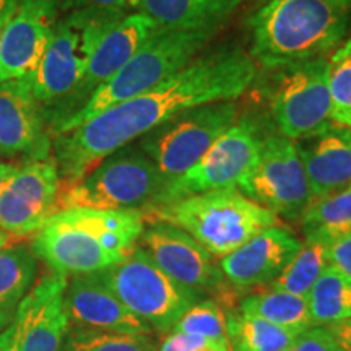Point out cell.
Segmentation results:
<instances>
[{"label": "cell", "instance_id": "cell-33", "mask_svg": "<svg viewBox=\"0 0 351 351\" xmlns=\"http://www.w3.org/2000/svg\"><path fill=\"white\" fill-rule=\"evenodd\" d=\"M287 351H341L326 327H313L300 333Z\"/></svg>", "mask_w": 351, "mask_h": 351}, {"label": "cell", "instance_id": "cell-35", "mask_svg": "<svg viewBox=\"0 0 351 351\" xmlns=\"http://www.w3.org/2000/svg\"><path fill=\"white\" fill-rule=\"evenodd\" d=\"M328 256L332 267L351 276V234L328 245Z\"/></svg>", "mask_w": 351, "mask_h": 351}, {"label": "cell", "instance_id": "cell-11", "mask_svg": "<svg viewBox=\"0 0 351 351\" xmlns=\"http://www.w3.org/2000/svg\"><path fill=\"white\" fill-rule=\"evenodd\" d=\"M239 192L276 217L302 218L313 204V194L295 140L278 132L262 135L257 163Z\"/></svg>", "mask_w": 351, "mask_h": 351}, {"label": "cell", "instance_id": "cell-9", "mask_svg": "<svg viewBox=\"0 0 351 351\" xmlns=\"http://www.w3.org/2000/svg\"><path fill=\"white\" fill-rule=\"evenodd\" d=\"M238 111L234 101L189 109L143 135L138 148L155 163L168 186L194 168L238 122Z\"/></svg>", "mask_w": 351, "mask_h": 351}, {"label": "cell", "instance_id": "cell-17", "mask_svg": "<svg viewBox=\"0 0 351 351\" xmlns=\"http://www.w3.org/2000/svg\"><path fill=\"white\" fill-rule=\"evenodd\" d=\"M57 20L56 0H20L0 33V82L32 80Z\"/></svg>", "mask_w": 351, "mask_h": 351}, {"label": "cell", "instance_id": "cell-20", "mask_svg": "<svg viewBox=\"0 0 351 351\" xmlns=\"http://www.w3.org/2000/svg\"><path fill=\"white\" fill-rule=\"evenodd\" d=\"M49 138L44 114L34 99L29 80L0 82V155L47 158Z\"/></svg>", "mask_w": 351, "mask_h": 351}, {"label": "cell", "instance_id": "cell-19", "mask_svg": "<svg viewBox=\"0 0 351 351\" xmlns=\"http://www.w3.org/2000/svg\"><path fill=\"white\" fill-rule=\"evenodd\" d=\"M65 311L70 327L152 335V328L135 317L99 278L98 274L75 275L65 289Z\"/></svg>", "mask_w": 351, "mask_h": 351}, {"label": "cell", "instance_id": "cell-7", "mask_svg": "<svg viewBox=\"0 0 351 351\" xmlns=\"http://www.w3.org/2000/svg\"><path fill=\"white\" fill-rule=\"evenodd\" d=\"M109 16L104 13L72 10L57 20L47 49L29 85L41 108H56L57 119L64 117L85 75L88 57L99 25Z\"/></svg>", "mask_w": 351, "mask_h": 351}, {"label": "cell", "instance_id": "cell-36", "mask_svg": "<svg viewBox=\"0 0 351 351\" xmlns=\"http://www.w3.org/2000/svg\"><path fill=\"white\" fill-rule=\"evenodd\" d=\"M330 335L335 339L341 351H351V319L341 320V322L326 326Z\"/></svg>", "mask_w": 351, "mask_h": 351}, {"label": "cell", "instance_id": "cell-25", "mask_svg": "<svg viewBox=\"0 0 351 351\" xmlns=\"http://www.w3.org/2000/svg\"><path fill=\"white\" fill-rule=\"evenodd\" d=\"M306 239L330 245L351 234V186L313 200L301 218Z\"/></svg>", "mask_w": 351, "mask_h": 351}, {"label": "cell", "instance_id": "cell-6", "mask_svg": "<svg viewBox=\"0 0 351 351\" xmlns=\"http://www.w3.org/2000/svg\"><path fill=\"white\" fill-rule=\"evenodd\" d=\"M166 181L140 148H121L80 181L60 186L57 212L67 208L145 210L160 205Z\"/></svg>", "mask_w": 351, "mask_h": 351}, {"label": "cell", "instance_id": "cell-30", "mask_svg": "<svg viewBox=\"0 0 351 351\" xmlns=\"http://www.w3.org/2000/svg\"><path fill=\"white\" fill-rule=\"evenodd\" d=\"M332 119L351 129V38L328 59Z\"/></svg>", "mask_w": 351, "mask_h": 351}, {"label": "cell", "instance_id": "cell-18", "mask_svg": "<svg viewBox=\"0 0 351 351\" xmlns=\"http://www.w3.org/2000/svg\"><path fill=\"white\" fill-rule=\"evenodd\" d=\"M301 241L282 226H270L219 261L231 287L249 289L271 285L301 249Z\"/></svg>", "mask_w": 351, "mask_h": 351}, {"label": "cell", "instance_id": "cell-8", "mask_svg": "<svg viewBox=\"0 0 351 351\" xmlns=\"http://www.w3.org/2000/svg\"><path fill=\"white\" fill-rule=\"evenodd\" d=\"M96 274L135 317L156 332L173 330L181 315L202 298L158 269L138 245L124 261Z\"/></svg>", "mask_w": 351, "mask_h": 351}, {"label": "cell", "instance_id": "cell-38", "mask_svg": "<svg viewBox=\"0 0 351 351\" xmlns=\"http://www.w3.org/2000/svg\"><path fill=\"white\" fill-rule=\"evenodd\" d=\"M16 171H19L16 166L8 165V163H0V192H2V189L7 186V182L10 181L13 176H15Z\"/></svg>", "mask_w": 351, "mask_h": 351}, {"label": "cell", "instance_id": "cell-24", "mask_svg": "<svg viewBox=\"0 0 351 351\" xmlns=\"http://www.w3.org/2000/svg\"><path fill=\"white\" fill-rule=\"evenodd\" d=\"M239 313L256 315L295 335L315 327L306 298L280 289L270 288L269 291L247 296L239 304Z\"/></svg>", "mask_w": 351, "mask_h": 351}, {"label": "cell", "instance_id": "cell-15", "mask_svg": "<svg viewBox=\"0 0 351 351\" xmlns=\"http://www.w3.org/2000/svg\"><path fill=\"white\" fill-rule=\"evenodd\" d=\"M60 176L54 160L28 161L0 192V231L21 239L57 213Z\"/></svg>", "mask_w": 351, "mask_h": 351}, {"label": "cell", "instance_id": "cell-5", "mask_svg": "<svg viewBox=\"0 0 351 351\" xmlns=\"http://www.w3.org/2000/svg\"><path fill=\"white\" fill-rule=\"evenodd\" d=\"M150 215L156 221L181 228L213 257L228 256L278 221L274 212L241 194L238 189L186 197L155 208Z\"/></svg>", "mask_w": 351, "mask_h": 351}, {"label": "cell", "instance_id": "cell-32", "mask_svg": "<svg viewBox=\"0 0 351 351\" xmlns=\"http://www.w3.org/2000/svg\"><path fill=\"white\" fill-rule=\"evenodd\" d=\"M158 351H230V345L171 330Z\"/></svg>", "mask_w": 351, "mask_h": 351}, {"label": "cell", "instance_id": "cell-3", "mask_svg": "<svg viewBox=\"0 0 351 351\" xmlns=\"http://www.w3.org/2000/svg\"><path fill=\"white\" fill-rule=\"evenodd\" d=\"M351 28V0H267L249 19L251 57L267 69L327 59Z\"/></svg>", "mask_w": 351, "mask_h": 351}, {"label": "cell", "instance_id": "cell-16", "mask_svg": "<svg viewBox=\"0 0 351 351\" xmlns=\"http://www.w3.org/2000/svg\"><path fill=\"white\" fill-rule=\"evenodd\" d=\"M156 29L158 26L140 12L104 20L96 32L80 86L56 125L73 116L99 86L111 80Z\"/></svg>", "mask_w": 351, "mask_h": 351}, {"label": "cell", "instance_id": "cell-29", "mask_svg": "<svg viewBox=\"0 0 351 351\" xmlns=\"http://www.w3.org/2000/svg\"><path fill=\"white\" fill-rule=\"evenodd\" d=\"M60 351H158V348L150 335H127L69 326Z\"/></svg>", "mask_w": 351, "mask_h": 351}, {"label": "cell", "instance_id": "cell-13", "mask_svg": "<svg viewBox=\"0 0 351 351\" xmlns=\"http://www.w3.org/2000/svg\"><path fill=\"white\" fill-rule=\"evenodd\" d=\"M69 276L49 271L20 302L10 326L0 333V351H60L69 330L65 289Z\"/></svg>", "mask_w": 351, "mask_h": 351}, {"label": "cell", "instance_id": "cell-34", "mask_svg": "<svg viewBox=\"0 0 351 351\" xmlns=\"http://www.w3.org/2000/svg\"><path fill=\"white\" fill-rule=\"evenodd\" d=\"M73 10H88L104 15H129L140 8V0H72Z\"/></svg>", "mask_w": 351, "mask_h": 351}, {"label": "cell", "instance_id": "cell-14", "mask_svg": "<svg viewBox=\"0 0 351 351\" xmlns=\"http://www.w3.org/2000/svg\"><path fill=\"white\" fill-rule=\"evenodd\" d=\"M137 245L147 252L158 269L181 287L200 296L213 293L217 302L226 295L228 282L212 254L181 228L155 221L145 228Z\"/></svg>", "mask_w": 351, "mask_h": 351}, {"label": "cell", "instance_id": "cell-21", "mask_svg": "<svg viewBox=\"0 0 351 351\" xmlns=\"http://www.w3.org/2000/svg\"><path fill=\"white\" fill-rule=\"evenodd\" d=\"M313 200L351 186V129L333 124L313 137L298 140Z\"/></svg>", "mask_w": 351, "mask_h": 351}, {"label": "cell", "instance_id": "cell-10", "mask_svg": "<svg viewBox=\"0 0 351 351\" xmlns=\"http://www.w3.org/2000/svg\"><path fill=\"white\" fill-rule=\"evenodd\" d=\"M269 101L271 119L287 138L298 142L328 129L333 124L328 59L276 69Z\"/></svg>", "mask_w": 351, "mask_h": 351}, {"label": "cell", "instance_id": "cell-27", "mask_svg": "<svg viewBox=\"0 0 351 351\" xmlns=\"http://www.w3.org/2000/svg\"><path fill=\"white\" fill-rule=\"evenodd\" d=\"M230 351H287L298 335L243 313L226 314Z\"/></svg>", "mask_w": 351, "mask_h": 351}, {"label": "cell", "instance_id": "cell-37", "mask_svg": "<svg viewBox=\"0 0 351 351\" xmlns=\"http://www.w3.org/2000/svg\"><path fill=\"white\" fill-rule=\"evenodd\" d=\"M20 0H0V33H2L3 26L10 20L13 12L19 7Z\"/></svg>", "mask_w": 351, "mask_h": 351}, {"label": "cell", "instance_id": "cell-23", "mask_svg": "<svg viewBox=\"0 0 351 351\" xmlns=\"http://www.w3.org/2000/svg\"><path fill=\"white\" fill-rule=\"evenodd\" d=\"M38 258L23 243L0 249V332L10 326L36 278Z\"/></svg>", "mask_w": 351, "mask_h": 351}, {"label": "cell", "instance_id": "cell-39", "mask_svg": "<svg viewBox=\"0 0 351 351\" xmlns=\"http://www.w3.org/2000/svg\"><path fill=\"white\" fill-rule=\"evenodd\" d=\"M10 241H12V238L7 234V232L0 231V249H3V247H5V245L10 244Z\"/></svg>", "mask_w": 351, "mask_h": 351}, {"label": "cell", "instance_id": "cell-22", "mask_svg": "<svg viewBox=\"0 0 351 351\" xmlns=\"http://www.w3.org/2000/svg\"><path fill=\"white\" fill-rule=\"evenodd\" d=\"M243 0H140L138 12L158 28L219 29Z\"/></svg>", "mask_w": 351, "mask_h": 351}, {"label": "cell", "instance_id": "cell-26", "mask_svg": "<svg viewBox=\"0 0 351 351\" xmlns=\"http://www.w3.org/2000/svg\"><path fill=\"white\" fill-rule=\"evenodd\" d=\"M306 300L315 327L351 319V276L330 265L311 288Z\"/></svg>", "mask_w": 351, "mask_h": 351}, {"label": "cell", "instance_id": "cell-2", "mask_svg": "<svg viewBox=\"0 0 351 351\" xmlns=\"http://www.w3.org/2000/svg\"><path fill=\"white\" fill-rule=\"evenodd\" d=\"M143 230L140 210L67 208L34 232L29 247L56 274H96L130 256Z\"/></svg>", "mask_w": 351, "mask_h": 351}, {"label": "cell", "instance_id": "cell-1", "mask_svg": "<svg viewBox=\"0 0 351 351\" xmlns=\"http://www.w3.org/2000/svg\"><path fill=\"white\" fill-rule=\"evenodd\" d=\"M254 78L256 62L247 52L239 47L213 51L152 90L54 135L60 186L80 181L104 158L189 109L238 99Z\"/></svg>", "mask_w": 351, "mask_h": 351}, {"label": "cell", "instance_id": "cell-31", "mask_svg": "<svg viewBox=\"0 0 351 351\" xmlns=\"http://www.w3.org/2000/svg\"><path fill=\"white\" fill-rule=\"evenodd\" d=\"M173 332L228 343L226 313L215 300H200L181 315L174 324Z\"/></svg>", "mask_w": 351, "mask_h": 351}, {"label": "cell", "instance_id": "cell-28", "mask_svg": "<svg viewBox=\"0 0 351 351\" xmlns=\"http://www.w3.org/2000/svg\"><path fill=\"white\" fill-rule=\"evenodd\" d=\"M328 267H330L328 245L320 241L306 239L291 262L271 282L270 288L306 298Z\"/></svg>", "mask_w": 351, "mask_h": 351}, {"label": "cell", "instance_id": "cell-4", "mask_svg": "<svg viewBox=\"0 0 351 351\" xmlns=\"http://www.w3.org/2000/svg\"><path fill=\"white\" fill-rule=\"evenodd\" d=\"M217 32L158 28L111 80L99 86L73 116L54 127V135L75 129L96 114L135 98L181 72Z\"/></svg>", "mask_w": 351, "mask_h": 351}, {"label": "cell", "instance_id": "cell-12", "mask_svg": "<svg viewBox=\"0 0 351 351\" xmlns=\"http://www.w3.org/2000/svg\"><path fill=\"white\" fill-rule=\"evenodd\" d=\"M261 137V130L251 117L239 119L194 168L166 186L156 208L186 197L239 189L257 163Z\"/></svg>", "mask_w": 351, "mask_h": 351}]
</instances>
